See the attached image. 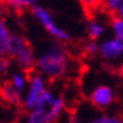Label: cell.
I'll use <instances>...</instances> for the list:
<instances>
[{
	"label": "cell",
	"instance_id": "6da1fadb",
	"mask_svg": "<svg viewBox=\"0 0 123 123\" xmlns=\"http://www.w3.org/2000/svg\"><path fill=\"white\" fill-rule=\"evenodd\" d=\"M70 68L72 59L63 43L54 40L38 54L35 70L48 82L64 78L70 72Z\"/></svg>",
	"mask_w": 123,
	"mask_h": 123
},
{
	"label": "cell",
	"instance_id": "7a4b0ae2",
	"mask_svg": "<svg viewBox=\"0 0 123 123\" xmlns=\"http://www.w3.org/2000/svg\"><path fill=\"white\" fill-rule=\"evenodd\" d=\"M65 108L64 98L49 89L43 102L35 109L26 112L23 123H57Z\"/></svg>",
	"mask_w": 123,
	"mask_h": 123
},
{
	"label": "cell",
	"instance_id": "3957f363",
	"mask_svg": "<svg viewBox=\"0 0 123 123\" xmlns=\"http://www.w3.org/2000/svg\"><path fill=\"white\" fill-rule=\"evenodd\" d=\"M8 57L12 62L16 64L18 69L25 72V73H33L37 67V58L38 55L34 52L29 40L20 33H14L9 44Z\"/></svg>",
	"mask_w": 123,
	"mask_h": 123
},
{
	"label": "cell",
	"instance_id": "277c9868",
	"mask_svg": "<svg viewBox=\"0 0 123 123\" xmlns=\"http://www.w3.org/2000/svg\"><path fill=\"white\" fill-rule=\"evenodd\" d=\"M31 14L35 18V20L39 23L44 30L48 33V35H50L55 42H59V43H68L70 42L72 35L70 33L65 29V28L60 26L59 23L55 19L54 14L50 12V10L43 5H37L31 9Z\"/></svg>",
	"mask_w": 123,
	"mask_h": 123
},
{
	"label": "cell",
	"instance_id": "5b68a950",
	"mask_svg": "<svg viewBox=\"0 0 123 123\" xmlns=\"http://www.w3.org/2000/svg\"><path fill=\"white\" fill-rule=\"evenodd\" d=\"M49 91L48 79H45L38 72H33L29 74V82L25 92L23 93V100H21V107L26 112L35 109L40 104L47 93Z\"/></svg>",
	"mask_w": 123,
	"mask_h": 123
},
{
	"label": "cell",
	"instance_id": "8992f818",
	"mask_svg": "<svg viewBox=\"0 0 123 123\" xmlns=\"http://www.w3.org/2000/svg\"><path fill=\"white\" fill-rule=\"evenodd\" d=\"M88 99L93 107L103 111L114 104L117 99V92L111 84L100 83L91 89V92L88 93Z\"/></svg>",
	"mask_w": 123,
	"mask_h": 123
},
{
	"label": "cell",
	"instance_id": "52a82bcc",
	"mask_svg": "<svg viewBox=\"0 0 123 123\" xmlns=\"http://www.w3.org/2000/svg\"><path fill=\"white\" fill-rule=\"evenodd\" d=\"M99 57L105 63L118 64L123 59V43L114 37H105L99 42Z\"/></svg>",
	"mask_w": 123,
	"mask_h": 123
},
{
	"label": "cell",
	"instance_id": "ba28073f",
	"mask_svg": "<svg viewBox=\"0 0 123 123\" xmlns=\"http://www.w3.org/2000/svg\"><path fill=\"white\" fill-rule=\"evenodd\" d=\"M109 31V21H107L103 16L94 15L89 18L86 24V33L89 40L100 42L107 37Z\"/></svg>",
	"mask_w": 123,
	"mask_h": 123
},
{
	"label": "cell",
	"instance_id": "9c48e42d",
	"mask_svg": "<svg viewBox=\"0 0 123 123\" xmlns=\"http://www.w3.org/2000/svg\"><path fill=\"white\" fill-rule=\"evenodd\" d=\"M0 98L10 107H19V105H21L23 94L19 93L16 89H14L6 82L0 87Z\"/></svg>",
	"mask_w": 123,
	"mask_h": 123
},
{
	"label": "cell",
	"instance_id": "30bf717a",
	"mask_svg": "<svg viewBox=\"0 0 123 123\" xmlns=\"http://www.w3.org/2000/svg\"><path fill=\"white\" fill-rule=\"evenodd\" d=\"M28 82H29V74L20 69L12 70V73L9 74L8 83L21 94L25 92V89L28 87Z\"/></svg>",
	"mask_w": 123,
	"mask_h": 123
},
{
	"label": "cell",
	"instance_id": "8fae6325",
	"mask_svg": "<svg viewBox=\"0 0 123 123\" xmlns=\"http://www.w3.org/2000/svg\"><path fill=\"white\" fill-rule=\"evenodd\" d=\"M12 35H13V31L10 29L8 21L4 18L0 19V57L8 55Z\"/></svg>",
	"mask_w": 123,
	"mask_h": 123
},
{
	"label": "cell",
	"instance_id": "7c38bea8",
	"mask_svg": "<svg viewBox=\"0 0 123 123\" xmlns=\"http://www.w3.org/2000/svg\"><path fill=\"white\" fill-rule=\"evenodd\" d=\"M87 123H123V117L113 113H97L92 116Z\"/></svg>",
	"mask_w": 123,
	"mask_h": 123
},
{
	"label": "cell",
	"instance_id": "4fadbf2b",
	"mask_svg": "<svg viewBox=\"0 0 123 123\" xmlns=\"http://www.w3.org/2000/svg\"><path fill=\"white\" fill-rule=\"evenodd\" d=\"M109 31L112 33V37L123 43V19L114 15L109 20Z\"/></svg>",
	"mask_w": 123,
	"mask_h": 123
},
{
	"label": "cell",
	"instance_id": "5bb4252c",
	"mask_svg": "<svg viewBox=\"0 0 123 123\" xmlns=\"http://www.w3.org/2000/svg\"><path fill=\"white\" fill-rule=\"evenodd\" d=\"M122 4L123 0H100V6L108 14H117Z\"/></svg>",
	"mask_w": 123,
	"mask_h": 123
},
{
	"label": "cell",
	"instance_id": "9a60e30c",
	"mask_svg": "<svg viewBox=\"0 0 123 123\" xmlns=\"http://www.w3.org/2000/svg\"><path fill=\"white\" fill-rule=\"evenodd\" d=\"M12 59L8 55L0 57V77H6L12 73Z\"/></svg>",
	"mask_w": 123,
	"mask_h": 123
},
{
	"label": "cell",
	"instance_id": "2e32d148",
	"mask_svg": "<svg viewBox=\"0 0 123 123\" xmlns=\"http://www.w3.org/2000/svg\"><path fill=\"white\" fill-rule=\"evenodd\" d=\"M83 52L87 57H96L99 54V42H94V40H88L84 44V49Z\"/></svg>",
	"mask_w": 123,
	"mask_h": 123
},
{
	"label": "cell",
	"instance_id": "e0dca14e",
	"mask_svg": "<svg viewBox=\"0 0 123 123\" xmlns=\"http://www.w3.org/2000/svg\"><path fill=\"white\" fill-rule=\"evenodd\" d=\"M4 4L6 5V8L13 10L15 13H21L23 10H25V5L23 0H3Z\"/></svg>",
	"mask_w": 123,
	"mask_h": 123
},
{
	"label": "cell",
	"instance_id": "ac0fdd59",
	"mask_svg": "<svg viewBox=\"0 0 123 123\" xmlns=\"http://www.w3.org/2000/svg\"><path fill=\"white\" fill-rule=\"evenodd\" d=\"M78 3L88 12H94L100 8V0H78Z\"/></svg>",
	"mask_w": 123,
	"mask_h": 123
},
{
	"label": "cell",
	"instance_id": "d6986e66",
	"mask_svg": "<svg viewBox=\"0 0 123 123\" xmlns=\"http://www.w3.org/2000/svg\"><path fill=\"white\" fill-rule=\"evenodd\" d=\"M23 1H24V5H25L26 9H33L34 6L38 5L39 0H23Z\"/></svg>",
	"mask_w": 123,
	"mask_h": 123
},
{
	"label": "cell",
	"instance_id": "ffe728a7",
	"mask_svg": "<svg viewBox=\"0 0 123 123\" xmlns=\"http://www.w3.org/2000/svg\"><path fill=\"white\" fill-rule=\"evenodd\" d=\"M6 5L4 4L3 0H0V19H3V16L5 15V13H6Z\"/></svg>",
	"mask_w": 123,
	"mask_h": 123
},
{
	"label": "cell",
	"instance_id": "44dd1931",
	"mask_svg": "<svg viewBox=\"0 0 123 123\" xmlns=\"http://www.w3.org/2000/svg\"><path fill=\"white\" fill-rule=\"evenodd\" d=\"M117 72H118V74H119V77L123 79V59L118 63V68H117Z\"/></svg>",
	"mask_w": 123,
	"mask_h": 123
},
{
	"label": "cell",
	"instance_id": "7402d4cb",
	"mask_svg": "<svg viewBox=\"0 0 123 123\" xmlns=\"http://www.w3.org/2000/svg\"><path fill=\"white\" fill-rule=\"evenodd\" d=\"M116 16H118V18H121V19H123V4L121 5V8L118 9V12H117V14H116Z\"/></svg>",
	"mask_w": 123,
	"mask_h": 123
},
{
	"label": "cell",
	"instance_id": "603a6c76",
	"mask_svg": "<svg viewBox=\"0 0 123 123\" xmlns=\"http://www.w3.org/2000/svg\"><path fill=\"white\" fill-rule=\"evenodd\" d=\"M72 123H79V122H72Z\"/></svg>",
	"mask_w": 123,
	"mask_h": 123
}]
</instances>
